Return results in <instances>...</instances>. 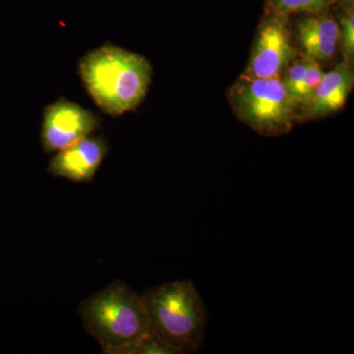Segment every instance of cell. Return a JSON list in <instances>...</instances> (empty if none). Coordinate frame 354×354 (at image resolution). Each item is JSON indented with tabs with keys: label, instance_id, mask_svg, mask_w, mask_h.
Listing matches in <instances>:
<instances>
[{
	"label": "cell",
	"instance_id": "cell-2",
	"mask_svg": "<svg viewBox=\"0 0 354 354\" xmlns=\"http://www.w3.org/2000/svg\"><path fill=\"white\" fill-rule=\"evenodd\" d=\"M85 330L109 354H127L132 346L152 334L143 295L115 281L82 302Z\"/></svg>",
	"mask_w": 354,
	"mask_h": 354
},
{
	"label": "cell",
	"instance_id": "cell-6",
	"mask_svg": "<svg viewBox=\"0 0 354 354\" xmlns=\"http://www.w3.org/2000/svg\"><path fill=\"white\" fill-rule=\"evenodd\" d=\"M101 118L75 102L60 97L43 109L41 141L44 153H57L94 134Z\"/></svg>",
	"mask_w": 354,
	"mask_h": 354
},
{
	"label": "cell",
	"instance_id": "cell-7",
	"mask_svg": "<svg viewBox=\"0 0 354 354\" xmlns=\"http://www.w3.org/2000/svg\"><path fill=\"white\" fill-rule=\"evenodd\" d=\"M108 153L106 139L91 135L55 153L48 164V171L53 176L72 183H91Z\"/></svg>",
	"mask_w": 354,
	"mask_h": 354
},
{
	"label": "cell",
	"instance_id": "cell-12",
	"mask_svg": "<svg viewBox=\"0 0 354 354\" xmlns=\"http://www.w3.org/2000/svg\"><path fill=\"white\" fill-rule=\"evenodd\" d=\"M339 46L344 62L353 64L354 58V14L353 3L349 2L339 25Z\"/></svg>",
	"mask_w": 354,
	"mask_h": 354
},
{
	"label": "cell",
	"instance_id": "cell-11",
	"mask_svg": "<svg viewBox=\"0 0 354 354\" xmlns=\"http://www.w3.org/2000/svg\"><path fill=\"white\" fill-rule=\"evenodd\" d=\"M308 58V62H307L306 71H305L297 100L298 114H299L300 109L304 108L305 104L308 102L317 86L320 83L324 74L320 62L313 58Z\"/></svg>",
	"mask_w": 354,
	"mask_h": 354
},
{
	"label": "cell",
	"instance_id": "cell-5",
	"mask_svg": "<svg viewBox=\"0 0 354 354\" xmlns=\"http://www.w3.org/2000/svg\"><path fill=\"white\" fill-rule=\"evenodd\" d=\"M288 16L267 13L258 28L250 59L242 75L255 78L281 76L298 57Z\"/></svg>",
	"mask_w": 354,
	"mask_h": 354
},
{
	"label": "cell",
	"instance_id": "cell-1",
	"mask_svg": "<svg viewBox=\"0 0 354 354\" xmlns=\"http://www.w3.org/2000/svg\"><path fill=\"white\" fill-rule=\"evenodd\" d=\"M78 74L95 106L118 118L144 101L152 84L153 67L143 55L106 43L80 58Z\"/></svg>",
	"mask_w": 354,
	"mask_h": 354
},
{
	"label": "cell",
	"instance_id": "cell-4",
	"mask_svg": "<svg viewBox=\"0 0 354 354\" xmlns=\"http://www.w3.org/2000/svg\"><path fill=\"white\" fill-rule=\"evenodd\" d=\"M237 118L264 136L286 134L298 121V109L281 76L241 75L228 93Z\"/></svg>",
	"mask_w": 354,
	"mask_h": 354
},
{
	"label": "cell",
	"instance_id": "cell-3",
	"mask_svg": "<svg viewBox=\"0 0 354 354\" xmlns=\"http://www.w3.org/2000/svg\"><path fill=\"white\" fill-rule=\"evenodd\" d=\"M151 330L176 354L199 351L204 342L208 310L191 281L165 283L143 295Z\"/></svg>",
	"mask_w": 354,
	"mask_h": 354
},
{
	"label": "cell",
	"instance_id": "cell-8",
	"mask_svg": "<svg viewBox=\"0 0 354 354\" xmlns=\"http://www.w3.org/2000/svg\"><path fill=\"white\" fill-rule=\"evenodd\" d=\"M354 85L353 66L348 62L324 72L313 94L300 109L298 120H315L344 108Z\"/></svg>",
	"mask_w": 354,
	"mask_h": 354
},
{
	"label": "cell",
	"instance_id": "cell-9",
	"mask_svg": "<svg viewBox=\"0 0 354 354\" xmlns=\"http://www.w3.org/2000/svg\"><path fill=\"white\" fill-rule=\"evenodd\" d=\"M301 55L317 62H329L339 46V24L327 12L308 15L297 25Z\"/></svg>",
	"mask_w": 354,
	"mask_h": 354
},
{
	"label": "cell",
	"instance_id": "cell-10",
	"mask_svg": "<svg viewBox=\"0 0 354 354\" xmlns=\"http://www.w3.org/2000/svg\"><path fill=\"white\" fill-rule=\"evenodd\" d=\"M337 0H268L267 13L290 16L304 13L317 15L327 12Z\"/></svg>",
	"mask_w": 354,
	"mask_h": 354
}]
</instances>
